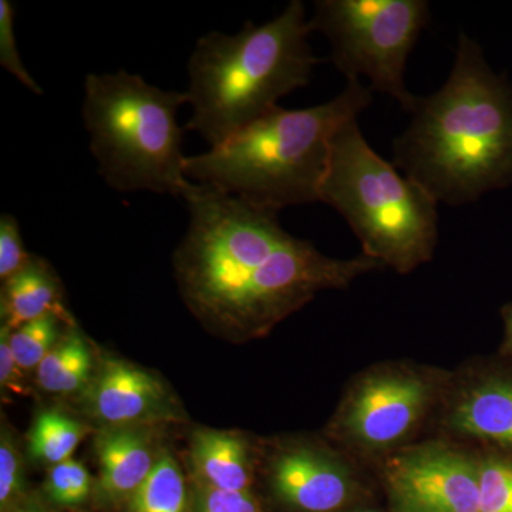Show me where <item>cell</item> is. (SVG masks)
<instances>
[{"instance_id": "8fae6325", "label": "cell", "mask_w": 512, "mask_h": 512, "mask_svg": "<svg viewBox=\"0 0 512 512\" xmlns=\"http://www.w3.org/2000/svg\"><path fill=\"white\" fill-rule=\"evenodd\" d=\"M87 410L106 427L180 420L177 403L156 376L119 359H104L87 389Z\"/></svg>"}, {"instance_id": "ba28073f", "label": "cell", "mask_w": 512, "mask_h": 512, "mask_svg": "<svg viewBox=\"0 0 512 512\" xmlns=\"http://www.w3.org/2000/svg\"><path fill=\"white\" fill-rule=\"evenodd\" d=\"M380 265L367 255L350 261L329 258L309 242L291 237L256 271L218 332L232 338L261 335L316 293L342 288Z\"/></svg>"}, {"instance_id": "e0dca14e", "label": "cell", "mask_w": 512, "mask_h": 512, "mask_svg": "<svg viewBox=\"0 0 512 512\" xmlns=\"http://www.w3.org/2000/svg\"><path fill=\"white\" fill-rule=\"evenodd\" d=\"M93 379V357L77 330H70L50 350L36 369L40 389L53 394H72L89 386Z\"/></svg>"}, {"instance_id": "d4e9b609", "label": "cell", "mask_w": 512, "mask_h": 512, "mask_svg": "<svg viewBox=\"0 0 512 512\" xmlns=\"http://www.w3.org/2000/svg\"><path fill=\"white\" fill-rule=\"evenodd\" d=\"M32 256L23 247L19 222L13 215L0 217V279L9 281L29 264Z\"/></svg>"}, {"instance_id": "603a6c76", "label": "cell", "mask_w": 512, "mask_h": 512, "mask_svg": "<svg viewBox=\"0 0 512 512\" xmlns=\"http://www.w3.org/2000/svg\"><path fill=\"white\" fill-rule=\"evenodd\" d=\"M13 20H15V9L12 3L9 0H0V66L18 79L30 92L42 96V86L33 79L20 57Z\"/></svg>"}, {"instance_id": "ac0fdd59", "label": "cell", "mask_w": 512, "mask_h": 512, "mask_svg": "<svg viewBox=\"0 0 512 512\" xmlns=\"http://www.w3.org/2000/svg\"><path fill=\"white\" fill-rule=\"evenodd\" d=\"M89 433L82 421L57 410H46L37 414L30 429L29 451L33 458L53 467L70 460Z\"/></svg>"}, {"instance_id": "2e32d148", "label": "cell", "mask_w": 512, "mask_h": 512, "mask_svg": "<svg viewBox=\"0 0 512 512\" xmlns=\"http://www.w3.org/2000/svg\"><path fill=\"white\" fill-rule=\"evenodd\" d=\"M450 424L458 433L512 446V383L491 380L468 390Z\"/></svg>"}, {"instance_id": "7402d4cb", "label": "cell", "mask_w": 512, "mask_h": 512, "mask_svg": "<svg viewBox=\"0 0 512 512\" xmlns=\"http://www.w3.org/2000/svg\"><path fill=\"white\" fill-rule=\"evenodd\" d=\"M480 466V512H512V460L490 457Z\"/></svg>"}, {"instance_id": "52a82bcc", "label": "cell", "mask_w": 512, "mask_h": 512, "mask_svg": "<svg viewBox=\"0 0 512 512\" xmlns=\"http://www.w3.org/2000/svg\"><path fill=\"white\" fill-rule=\"evenodd\" d=\"M429 22L426 0H320L309 28L328 37L333 63L348 80L365 76L412 113L419 97L407 90L404 72Z\"/></svg>"}, {"instance_id": "7a4b0ae2", "label": "cell", "mask_w": 512, "mask_h": 512, "mask_svg": "<svg viewBox=\"0 0 512 512\" xmlns=\"http://www.w3.org/2000/svg\"><path fill=\"white\" fill-rule=\"evenodd\" d=\"M370 103L369 87L348 80L328 103L301 110L276 107L220 146L185 158V177L276 212L320 201L333 140Z\"/></svg>"}, {"instance_id": "5bb4252c", "label": "cell", "mask_w": 512, "mask_h": 512, "mask_svg": "<svg viewBox=\"0 0 512 512\" xmlns=\"http://www.w3.org/2000/svg\"><path fill=\"white\" fill-rule=\"evenodd\" d=\"M0 302L2 325L12 330L46 315L57 316L70 328L74 326L72 313L64 305L59 278L52 266L37 256H32L22 271L3 282Z\"/></svg>"}, {"instance_id": "484cf974", "label": "cell", "mask_w": 512, "mask_h": 512, "mask_svg": "<svg viewBox=\"0 0 512 512\" xmlns=\"http://www.w3.org/2000/svg\"><path fill=\"white\" fill-rule=\"evenodd\" d=\"M192 512H262L251 493L198 488Z\"/></svg>"}, {"instance_id": "4316f807", "label": "cell", "mask_w": 512, "mask_h": 512, "mask_svg": "<svg viewBox=\"0 0 512 512\" xmlns=\"http://www.w3.org/2000/svg\"><path fill=\"white\" fill-rule=\"evenodd\" d=\"M10 332L12 329L2 325V329H0V384H2V389L26 396L28 389L23 384V370L16 363L15 356L10 349Z\"/></svg>"}, {"instance_id": "7c38bea8", "label": "cell", "mask_w": 512, "mask_h": 512, "mask_svg": "<svg viewBox=\"0 0 512 512\" xmlns=\"http://www.w3.org/2000/svg\"><path fill=\"white\" fill-rule=\"evenodd\" d=\"M271 477L279 500L303 512L338 510L352 493L348 467L316 448H292L279 454Z\"/></svg>"}, {"instance_id": "30bf717a", "label": "cell", "mask_w": 512, "mask_h": 512, "mask_svg": "<svg viewBox=\"0 0 512 512\" xmlns=\"http://www.w3.org/2000/svg\"><path fill=\"white\" fill-rule=\"evenodd\" d=\"M430 399V383L419 376L376 373L353 390L343 409L340 429L360 446H393L413 430Z\"/></svg>"}, {"instance_id": "9a60e30c", "label": "cell", "mask_w": 512, "mask_h": 512, "mask_svg": "<svg viewBox=\"0 0 512 512\" xmlns=\"http://www.w3.org/2000/svg\"><path fill=\"white\" fill-rule=\"evenodd\" d=\"M191 463L202 487L248 493L252 473L248 446L234 433L201 430L192 437Z\"/></svg>"}, {"instance_id": "277c9868", "label": "cell", "mask_w": 512, "mask_h": 512, "mask_svg": "<svg viewBox=\"0 0 512 512\" xmlns=\"http://www.w3.org/2000/svg\"><path fill=\"white\" fill-rule=\"evenodd\" d=\"M187 93L151 86L126 70L90 73L83 120L99 174L113 190L183 197V128L178 111Z\"/></svg>"}, {"instance_id": "f1b7e54d", "label": "cell", "mask_w": 512, "mask_h": 512, "mask_svg": "<svg viewBox=\"0 0 512 512\" xmlns=\"http://www.w3.org/2000/svg\"><path fill=\"white\" fill-rule=\"evenodd\" d=\"M507 325H508V332H510V339L512 343V308L510 311L507 312Z\"/></svg>"}, {"instance_id": "3957f363", "label": "cell", "mask_w": 512, "mask_h": 512, "mask_svg": "<svg viewBox=\"0 0 512 512\" xmlns=\"http://www.w3.org/2000/svg\"><path fill=\"white\" fill-rule=\"evenodd\" d=\"M311 33L305 5L292 0L264 25L248 22L237 35L210 32L198 39L187 66L192 116L185 130L220 146L305 87L319 63Z\"/></svg>"}, {"instance_id": "8992f818", "label": "cell", "mask_w": 512, "mask_h": 512, "mask_svg": "<svg viewBox=\"0 0 512 512\" xmlns=\"http://www.w3.org/2000/svg\"><path fill=\"white\" fill-rule=\"evenodd\" d=\"M188 231L174 255L185 302L218 330L256 271L292 235L278 212L256 207L210 185L188 181Z\"/></svg>"}, {"instance_id": "9c48e42d", "label": "cell", "mask_w": 512, "mask_h": 512, "mask_svg": "<svg viewBox=\"0 0 512 512\" xmlns=\"http://www.w3.org/2000/svg\"><path fill=\"white\" fill-rule=\"evenodd\" d=\"M394 512H480V466L441 444L410 448L386 466Z\"/></svg>"}, {"instance_id": "5b68a950", "label": "cell", "mask_w": 512, "mask_h": 512, "mask_svg": "<svg viewBox=\"0 0 512 512\" xmlns=\"http://www.w3.org/2000/svg\"><path fill=\"white\" fill-rule=\"evenodd\" d=\"M320 201L343 215L367 256L407 272L437 242V202L367 144L357 120L335 137Z\"/></svg>"}, {"instance_id": "cb8c5ba5", "label": "cell", "mask_w": 512, "mask_h": 512, "mask_svg": "<svg viewBox=\"0 0 512 512\" xmlns=\"http://www.w3.org/2000/svg\"><path fill=\"white\" fill-rule=\"evenodd\" d=\"M23 490V461L12 434L6 427L0 439V508L9 512Z\"/></svg>"}, {"instance_id": "ffe728a7", "label": "cell", "mask_w": 512, "mask_h": 512, "mask_svg": "<svg viewBox=\"0 0 512 512\" xmlns=\"http://www.w3.org/2000/svg\"><path fill=\"white\" fill-rule=\"evenodd\" d=\"M63 320L55 315L32 320L10 332V349L22 370H33L59 342V326Z\"/></svg>"}, {"instance_id": "83f0119b", "label": "cell", "mask_w": 512, "mask_h": 512, "mask_svg": "<svg viewBox=\"0 0 512 512\" xmlns=\"http://www.w3.org/2000/svg\"><path fill=\"white\" fill-rule=\"evenodd\" d=\"M15 512H47L45 508L40 507V505L37 504H28L25 505L23 508H19V510H16Z\"/></svg>"}, {"instance_id": "f546056e", "label": "cell", "mask_w": 512, "mask_h": 512, "mask_svg": "<svg viewBox=\"0 0 512 512\" xmlns=\"http://www.w3.org/2000/svg\"><path fill=\"white\" fill-rule=\"evenodd\" d=\"M357 512H375V511H357Z\"/></svg>"}, {"instance_id": "6da1fadb", "label": "cell", "mask_w": 512, "mask_h": 512, "mask_svg": "<svg viewBox=\"0 0 512 512\" xmlns=\"http://www.w3.org/2000/svg\"><path fill=\"white\" fill-rule=\"evenodd\" d=\"M412 114L394 141V167L434 200L464 205L512 187V83L476 40L460 33L447 82Z\"/></svg>"}, {"instance_id": "d6986e66", "label": "cell", "mask_w": 512, "mask_h": 512, "mask_svg": "<svg viewBox=\"0 0 512 512\" xmlns=\"http://www.w3.org/2000/svg\"><path fill=\"white\" fill-rule=\"evenodd\" d=\"M130 512H185L187 491L180 466L170 454H161L144 483L128 500Z\"/></svg>"}, {"instance_id": "44dd1931", "label": "cell", "mask_w": 512, "mask_h": 512, "mask_svg": "<svg viewBox=\"0 0 512 512\" xmlns=\"http://www.w3.org/2000/svg\"><path fill=\"white\" fill-rule=\"evenodd\" d=\"M45 491L52 503L60 507H77L89 498L92 477L82 463L70 458L50 468Z\"/></svg>"}, {"instance_id": "4fadbf2b", "label": "cell", "mask_w": 512, "mask_h": 512, "mask_svg": "<svg viewBox=\"0 0 512 512\" xmlns=\"http://www.w3.org/2000/svg\"><path fill=\"white\" fill-rule=\"evenodd\" d=\"M94 446L100 493L107 501L130 500L157 463L150 440L137 427H104Z\"/></svg>"}]
</instances>
